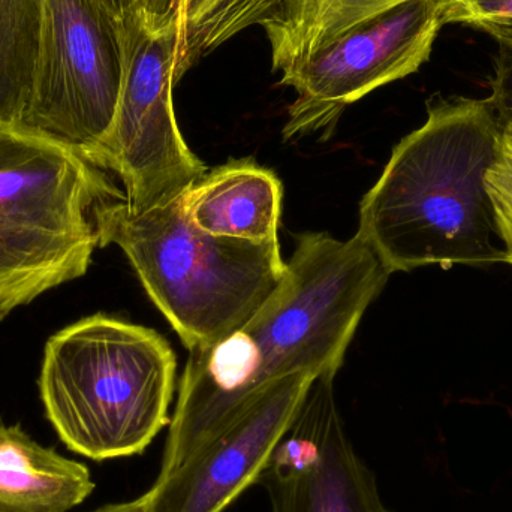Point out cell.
Returning <instances> with one entry per match:
<instances>
[{"label":"cell","mask_w":512,"mask_h":512,"mask_svg":"<svg viewBox=\"0 0 512 512\" xmlns=\"http://www.w3.org/2000/svg\"><path fill=\"white\" fill-rule=\"evenodd\" d=\"M282 288L236 333L189 354L162 456L167 474L274 382L342 367L367 307L390 271L355 234H301Z\"/></svg>","instance_id":"6da1fadb"},{"label":"cell","mask_w":512,"mask_h":512,"mask_svg":"<svg viewBox=\"0 0 512 512\" xmlns=\"http://www.w3.org/2000/svg\"><path fill=\"white\" fill-rule=\"evenodd\" d=\"M501 116L490 98L427 102V120L393 149L360 203L357 236L391 274L504 262L486 173Z\"/></svg>","instance_id":"7a4b0ae2"},{"label":"cell","mask_w":512,"mask_h":512,"mask_svg":"<svg viewBox=\"0 0 512 512\" xmlns=\"http://www.w3.org/2000/svg\"><path fill=\"white\" fill-rule=\"evenodd\" d=\"M176 367L152 328L93 315L48 340L39 393L69 450L98 462L131 457L171 423Z\"/></svg>","instance_id":"3957f363"},{"label":"cell","mask_w":512,"mask_h":512,"mask_svg":"<svg viewBox=\"0 0 512 512\" xmlns=\"http://www.w3.org/2000/svg\"><path fill=\"white\" fill-rule=\"evenodd\" d=\"M101 248L116 245L189 352L236 333L282 288L279 242L212 236L186 218L182 195L134 213L125 198L99 207Z\"/></svg>","instance_id":"277c9868"},{"label":"cell","mask_w":512,"mask_h":512,"mask_svg":"<svg viewBox=\"0 0 512 512\" xmlns=\"http://www.w3.org/2000/svg\"><path fill=\"white\" fill-rule=\"evenodd\" d=\"M120 198L83 153L0 125V319L87 273L101 248L99 207Z\"/></svg>","instance_id":"5b68a950"},{"label":"cell","mask_w":512,"mask_h":512,"mask_svg":"<svg viewBox=\"0 0 512 512\" xmlns=\"http://www.w3.org/2000/svg\"><path fill=\"white\" fill-rule=\"evenodd\" d=\"M128 47L101 0H44L35 80L20 125L89 156L116 119Z\"/></svg>","instance_id":"8992f818"},{"label":"cell","mask_w":512,"mask_h":512,"mask_svg":"<svg viewBox=\"0 0 512 512\" xmlns=\"http://www.w3.org/2000/svg\"><path fill=\"white\" fill-rule=\"evenodd\" d=\"M125 35L128 63L116 119L87 159L119 176L126 206L143 213L185 194L207 167L189 149L174 113L179 26L153 30L140 23Z\"/></svg>","instance_id":"52a82bcc"},{"label":"cell","mask_w":512,"mask_h":512,"mask_svg":"<svg viewBox=\"0 0 512 512\" xmlns=\"http://www.w3.org/2000/svg\"><path fill=\"white\" fill-rule=\"evenodd\" d=\"M442 26L436 0H403L283 74L280 84L297 92L283 138L330 134L349 105L429 62Z\"/></svg>","instance_id":"ba28073f"},{"label":"cell","mask_w":512,"mask_h":512,"mask_svg":"<svg viewBox=\"0 0 512 512\" xmlns=\"http://www.w3.org/2000/svg\"><path fill=\"white\" fill-rule=\"evenodd\" d=\"M316 376L256 484L271 512H391L372 469L352 444L334 391Z\"/></svg>","instance_id":"9c48e42d"},{"label":"cell","mask_w":512,"mask_h":512,"mask_svg":"<svg viewBox=\"0 0 512 512\" xmlns=\"http://www.w3.org/2000/svg\"><path fill=\"white\" fill-rule=\"evenodd\" d=\"M295 373L267 388L221 432L207 439L143 493L149 512H224L254 486L291 426L310 382Z\"/></svg>","instance_id":"30bf717a"},{"label":"cell","mask_w":512,"mask_h":512,"mask_svg":"<svg viewBox=\"0 0 512 512\" xmlns=\"http://www.w3.org/2000/svg\"><path fill=\"white\" fill-rule=\"evenodd\" d=\"M282 183L252 159L231 161L201 177L182 195L183 210L203 233L256 243H276Z\"/></svg>","instance_id":"8fae6325"},{"label":"cell","mask_w":512,"mask_h":512,"mask_svg":"<svg viewBox=\"0 0 512 512\" xmlns=\"http://www.w3.org/2000/svg\"><path fill=\"white\" fill-rule=\"evenodd\" d=\"M95 490L83 463L0 423V512H69Z\"/></svg>","instance_id":"7c38bea8"},{"label":"cell","mask_w":512,"mask_h":512,"mask_svg":"<svg viewBox=\"0 0 512 512\" xmlns=\"http://www.w3.org/2000/svg\"><path fill=\"white\" fill-rule=\"evenodd\" d=\"M403 0H285L262 23L277 72L291 71L343 33Z\"/></svg>","instance_id":"4fadbf2b"},{"label":"cell","mask_w":512,"mask_h":512,"mask_svg":"<svg viewBox=\"0 0 512 512\" xmlns=\"http://www.w3.org/2000/svg\"><path fill=\"white\" fill-rule=\"evenodd\" d=\"M44 0H0V125H20L35 80Z\"/></svg>","instance_id":"5bb4252c"},{"label":"cell","mask_w":512,"mask_h":512,"mask_svg":"<svg viewBox=\"0 0 512 512\" xmlns=\"http://www.w3.org/2000/svg\"><path fill=\"white\" fill-rule=\"evenodd\" d=\"M285 0H180L177 81L207 54L276 14Z\"/></svg>","instance_id":"9a60e30c"},{"label":"cell","mask_w":512,"mask_h":512,"mask_svg":"<svg viewBox=\"0 0 512 512\" xmlns=\"http://www.w3.org/2000/svg\"><path fill=\"white\" fill-rule=\"evenodd\" d=\"M501 122L495 161L486 173V189L504 246V262L512 265V117L501 116Z\"/></svg>","instance_id":"2e32d148"},{"label":"cell","mask_w":512,"mask_h":512,"mask_svg":"<svg viewBox=\"0 0 512 512\" xmlns=\"http://www.w3.org/2000/svg\"><path fill=\"white\" fill-rule=\"evenodd\" d=\"M444 24H462L512 51V0H436Z\"/></svg>","instance_id":"e0dca14e"},{"label":"cell","mask_w":512,"mask_h":512,"mask_svg":"<svg viewBox=\"0 0 512 512\" xmlns=\"http://www.w3.org/2000/svg\"><path fill=\"white\" fill-rule=\"evenodd\" d=\"M490 101L502 117H512V51L501 48L495 59Z\"/></svg>","instance_id":"ac0fdd59"},{"label":"cell","mask_w":512,"mask_h":512,"mask_svg":"<svg viewBox=\"0 0 512 512\" xmlns=\"http://www.w3.org/2000/svg\"><path fill=\"white\" fill-rule=\"evenodd\" d=\"M180 0H141V23L149 29L179 26Z\"/></svg>","instance_id":"d6986e66"},{"label":"cell","mask_w":512,"mask_h":512,"mask_svg":"<svg viewBox=\"0 0 512 512\" xmlns=\"http://www.w3.org/2000/svg\"><path fill=\"white\" fill-rule=\"evenodd\" d=\"M123 24L125 32L134 29L141 21V0H101Z\"/></svg>","instance_id":"ffe728a7"},{"label":"cell","mask_w":512,"mask_h":512,"mask_svg":"<svg viewBox=\"0 0 512 512\" xmlns=\"http://www.w3.org/2000/svg\"><path fill=\"white\" fill-rule=\"evenodd\" d=\"M90 512H149V510H147L146 501H144L143 495H141L140 498L132 499V501L104 505V507Z\"/></svg>","instance_id":"44dd1931"}]
</instances>
